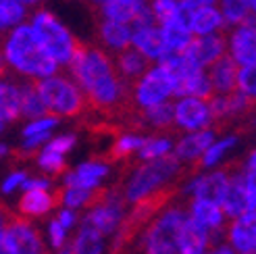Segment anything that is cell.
Instances as JSON below:
<instances>
[{"label":"cell","instance_id":"10","mask_svg":"<svg viewBox=\"0 0 256 254\" xmlns=\"http://www.w3.org/2000/svg\"><path fill=\"white\" fill-rule=\"evenodd\" d=\"M229 173H232V167L206 169L202 173H196L184 184L182 192L188 198H204V200H212L221 204V198L229 184Z\"/></svg>","mask_w":256,"mask_h":254},{"label":"cell","instance_id":"25","mask_svg":"<svg viewBox=\"0 0 256 254\" xmlns=\"http://www.w3.org/2000/svg\"><path fill=\"white\" fill-rule=\"evenodd\" d=\"M227 23L221 15L219 6H202L192 10L190 30L194 36H210V34H223Z\"/></svg>","mask_w":256,"mask_h":254},{"label":"cell","instance_id":"17","mask_svg":"<svg viewBox=\"0 0 256 254\" xmlns=\"http://www.w3.org/2000/svg\"><path fill=\"white\" fill-rule=\"evenodd\" d=\"M110 173V162L104 158H92L78 164L75 169L62 173V186L65 188H86V190H98L100 184L106 180Z\"/></svg>","mask_w":256,"mask_h":254},{"label":"cell","instance_id":"7","mask_svg":"<svg viewBox=\"0 0 256 254\" xmlns=\"http://www.w3.org/2000/svg\"><path fill=\"white\" fill-rule=\"evenodd\" d=\"M175 90H177L175 75L162 62H152L132 84V102L136 108L142 110L175 98Z\"/></svg>","mask_w":256,"mask_h":254},{"label":"cell","instance_id":"8","mask_svg":"<svg viewBox=\"0 0 256 254\" xmlns=\"http://www.w3.org/2000/svg\"><path fill=\"white\" fill-rule=\"evenodd\" d=\"M125 204L127 202L119 188H102L98 200L88 208L82 223L96 227L102 236H112L125 221Z\"/></svg>","mask_w":256,"mask_h":254},{"label":"cell","instance_id":"58","mask_svg":"<svg viewBox=\"0 0 256 254\" xmlns=\"http://www.w3.org/2000/svg\"><path fill=\"white\" fill-rule=\"evenodd\" d=\"M4 127H6V119L2 117V112H0V134L4 132Z\"/></svg>","mask_w":256,"mask_h":254},{"label":"cell","instance_id":"49","mask_svg":"<svg viewBox=\"0 0 256 254\" xmlns=\"http://www.w3.org/2000/svg\"><path fill=\"white\" fill-rule=\"evenodd\" d=\"M240 167L244 169V171H248V173H256V146L246 154V158L242 160Z\"/></svg>","mask_w":256,"mask_h":254},{"label":"cell","instance_id":"12","mask_svg":"<svg viewBox=\"0 0 256 254\" xmlns=\"http://www.w3.org/2000/svg\"><path fill=\"white\" fill-rule=\"evenodd\" d=\"M186 208H188L190 221H194L196 225L202 227V230H206L214 240L223 236L225 225L229 219H227V214L219 202L204 200V198H190Z\"/></svg>","mask_w":256,"mask_h":254},{"label":"cell","instance_id":"32","mask_svg":"<svg viewBox=\"0 0 256 254\" xmlns=\"http://www.w3.org/2000/svg\"><path fill=\"white\" fill-rule=\"evenodd\" d=\"M0 112L6 123H12L21 117V86L6 78L0 80Z\"/></svg>","mask_w":256,"mask_h":254},{"label":"cell","instance_id":"13","mask_svg":"<svg viewBox=\"0 0 256 254\" xmlns=\"http://www.w3.org/2000/svg\"><path fill=\"white\" fill-rule=\"evenodd\" d=\"M225 242L238 254H250L256 250V210H246L236 219H229L223 232Z\"/></svg>","mask_w":256,"mask_h":254},{"label":"cell","instance_id":"60","mask_svg":"<svg viewBox=\"0 0 256 254\" xmlns=\"http://www.w3.org/2000/svg\"><path fill=\"white\" fill-rule=\"evenodd\" d=\"M0 32H2V30H0Z\"/></svg>","mask_w":256,"mask_h":254},{"label":"cell","instance_id":"9","mask_svg":"<svg viewBox=\"0 0 256 254\" xmlns=\"http://www.w3.org/2000/svg\"><path fill=\"white\" fill-rule=\"evenodd\" d=\"M173 125L179 132H198L214 127V117L206 98L179 96L173 102Z\"/></svg>","mask_w":256,"mask_h":254},{"label":"cell","instance_id":"52","mask_svg":"<svg viewBox=\"0 0 256 254\" xmlns=\"http://www.w3.org/2000/svg\"><path fill=\"white\" fill-rule=\"evenodd\" d=\"M12 214H15V212H10V210L2 204V202H0V232L8 227V223H10V219H12Z\"/></svg>","mask_w":256,"mask_h":254},{"label":"cell","instance_id":"29","mask_svg":"<svg viewBox=\"0 0 256 254\" xmlns=\"http://www.w3.org/2000/svg\"><path fill=\"white\" fill-rule=\"evenodd\" d=\"M214 94L212 84L206 69H194L192 73H188L186 78H182L177 82V90H175V98L179 96H196V98H210Z\"/></svg>","mask_w":256,"mask_h":254},{"label":"cell","instance_id":"33","mask_svg":"<svg viewBox=\"0 0 256 254\" xmlns=\"http://www.w3.org/2000/svg\"><path fill=\"white\" fill-rule=\"evenodd\" d=\"M140 119H142V125L150 127L154 132H169L175 127L173 125V102L167 100V102L142 108L140 110Z\"/></svg>","mask_w":256,"mask_h":254},{"label":"cell","instance_id":"24","mask_svg":"<svg viewBox=\"0 0 256 254\" xmlns=\"http://www.w3.org/2000/svg\"><path fill=\"white\" fill-rule=\"evenodd\" d=\"M146 2L148 0H114V2H106L94 10L98 12V19H110L134 25L140 17V12L144 10Z\"/></svg>","mask_w":256,"mask_h":254},{"label":"cell","instance_id":"19","mask_svg":"<svg viewBox=\"0 0 256 254\" xmlns=\"http://www.w3.org/2000/svg\"><path fill=\"white\" fill-rule=\"evenodd\" d=\"M58 206V192L52 190H40L32 188L25 190L17 202V214L23 219H42Z\"/></svg>","mask_w":256,"mask_h":254},{"label":"cell","instance_id":"44","mask_svg":"<svg viewBox=\"0 0 256 254\" xmlns=\"http://www.w3.org/2000/svg\"><path fill=\"white\" fill-rule=\"evenodd\" d=\"M28 177L30 173L25 171V169H15V171H10L2 184H0V194H4V196H10V194H15L17 190H23V184L28 182Z\"/></svg>","mask_w":256,"mask_h":254},{"label":"cell","instance_id":"22","mask_svg":"<svg viewBox=\"0 0 256 254\" xmlns=\"http://www.w3.org/2000/svg\"><path fill=\"white\" fill-rule=\"evenodd\" d=\"M98 40L102 48L108 52H121V50L132 46V34L134 28L130 23H119V21H110V19H98Z\"/></svg>","mask_w":256,"mask_h":254},{"label":"cell","instance_id":"26","mask_svg":"<svg viewBox=\"0 0 256 254\" xmlns=\"http://www.w3.org/2000/svg\"><path fill=\"white\" fill-rule=\"evenodd\" d=\"M214 242L216 240L206 230H202L200 225L190 221V217H188V223H186L184 232H182V238H179L177 254H204Z\"/></svg>","mask_w":256,"mask_h":254},{"label":"cell","instance_id":"4","mask_svg":"<svg viewBox=\"0 0 256 254\" xmlns=\"http://www.w3.org/2000/svg\"><path fill=\"white\" fill-rule=\"evenodd\" d=\"M188 223V208L182 204H164L142 232L144 254H177L179 238Z\"/></svg>","mask_w":256,"mask_h":254},{"label":"cell","instance_id":"39","mask_svg":"<svg viewBox=\"0 0 256 254\" xmlns=\"http://www.w3.org/2000/svg\"><path fill=\"white\" fill-rule=\"evenodd\" d=\"M28 6L17 0H0V30H10L19 23H25Z\"/></svg>","mask_w":256,"mask_h":254},{"label":"cell","instance_id":"59","mask_svg":"<svg viewBox=\"0 0 256 254\" xmlns=\"http://www.w3.org/2000/svg\"><path fill=\"white\" fill-rule=\"evenodd\" d=\"M248 4H250V10H252V15L256 17V0H248Z\"/></svg>","mask_w":256,"mask_h":254},{"label":"cell","instance_id":"55","mask_svg":"<svg viewBox=\"0 0 256 254\" xmlns=\"http://www.w3.org/2000/svg\"><path fill=\"white\" fill-rule=\"evenodd\" d=\"M17 2H21V4H25V6H34V4H40L42 0H17Z\"/></svg>","mask_w":256,"mask_h":254},{"label":"cell","instance_id":"43","mask_svg":"<svg viewBox=\"0 0 256 254\" xmlns=\"http://www.w3.org/2000/svg\"><path fill=\"white\" fill-rule=\"evenodd\" d=\"M238 92L244 94L250 102L256 104V62L254 65H246V67H240L238 73Z\"/></svg>","mask_w":256,"mask_h":254},{"label":"cell","instance_id":"36","mask_svg":"<svg viewBox=\"0 0 256 254\" xmlns=\"http://www.w3.org/2000/svg\"><path fill=\"white\" fill-rule=\"evenodd\" d=\"M160 32H162V40H164V46H167L169 52H184V50L190 46L192 38H194L190 28H186V25L177 23V21L162 23Z\"/></svg>","mask_w":256,"mask_h":254},{"label":"cell","instance_id":"37","mask_svg":"<svg viewBox=\"0 0 256 254\" xmlns=\"http://www.w3.org/2000/svg\"><path fill=\"white\" fill-rule=\"evenodd\" d=\"M46 106L42 102V96L38 92V88L34 84V80H28L21 84V117H25L28 121L38 119L46 115Z\"/></svg>","mask_w":256,"mask_h":254},{"label":"cell","instance_id":"2","mask_svg":"<svg viewBox=\"0 0 256 254\" xmlns=\"http://www.w3.org/2000/svg\"><path fill=\"white\" fill-rule=\"evenodd\" d=\"M0 50L8 62V67L25 80H42L58 73V62L46 52L42 42L30 23H19L10 28L6 38L0 44Z\"/></svg>","mask_w":256,"mask_h":254},{"label":"cell","instance_id":"30","mask_svg":"<svg viewBox=\"0 0 256 254\" xmlns=\"http://www.w3.org/2000/svg\"><path fill=\"white\" fill-rule=\"evenodd\" d=\"M73 254H104L106 250V236H102L96 227L82 223L78 236L71 242Z\"/></svg>","mask_w":256,"mask_h":254},{"label":"cell","instance_id":"54","mask_svg":"<svg viewBox=\"0 0 256 254\" xmlns=\"http://www.w3.org/2000/svg\"><path fill=\"white\" fill-rule=\"evenodd\" d=\"M88 2H90V6H92V8H98L102 4H106V2H114V0H88Z\"/></svg>","mask_w":256,"mask_h":254},{"label":"cell","instance_id":"51","mask_svg":"<svg viewBox=\"0 0 256 254\" xmlns=\"http://www.w3.org/2000/svg\"><path fill=\"white\" fill-rule=\"evenodd\" d=\"M182 2L188 6V8H202V6H214L219 4V0H182Z\"/></svg>","mask_w":256,"mask_h":254},{"label":"cell","instance_id":"41","mask_svg":"<svg viewBox=\"0 0 256 254\" xmlns=\"http://www.w3.org/2000/svg\"><path fill=\"white\" fill-rule=\"evenodd\" d=\"M36 164L46 175H62L67 171L65 154H56V152L46 150V148H40V154H38V158H36Z\"/></svg>","mask_w":256,"mask_h":254},{"label":"cell","instance_id":"3","mask_svg":"<svg viewBox=\"0 0 256 254\" xmlns=\"http://www.w3.org/2000/svg\"><path fill=\"white\" fill-rule=\"evenodd\" d=\"M184 173V164L175 158V154L160 156L154 160H138V164L127 175V180L121 188L123 198L127 204L150 200L154 196L173 192L175 180Z\"/></svg>","mask_w":256,"mask_h":254},{"label":"cell","instance_id":"42","mask_svg":"<svg viewBox=\"0 0 256 254\" xmlns=\"http://www.w3.org/2000/svg\"><path fill=\"white\" fill-rule=\"evenodd\" d=\"M179 4H182V0H148V6L152 10V17H154V21L158 25L175 19L177 10H179Z\"/></svg>","mask_w":256,"mask_h":254},{"label":"cell","instance_id":"34","mask_svg":"<svg viewBox=\"0 0 256 254\" xmlns=\"http://www.w3.org/2000/svg\"><path fill=\"white\" fill-rule=\"evenodd\" d=\"M175 142L167 132H156L152 136H146L142 148L138 150V160H154L160 156H167L173 152Z\"/></svg>","mask_w":256,"mask_h":254},{"label":"cell","instance_id":"48","mask_svg":"<svg viewBox=\"0 0 256 254\" xmlns=\"http://www.w3.org/2000/svg\"><path fill=\"white\" fill-rule=\"evenodd\" d=\"M56 219L62 223V227H65V230H71V227L78 225V210L62 206V208L58 210V214H56Z\"/></svg>","mask_w":256,"mask_h":254},{"label":"cell","instance_id":"18","mask_svg":"<svg viewBox=\"0 0 256 254\" xmlns=\"http://www.w3.org/2000/svg\"><path fill=\"white\" fill-rule=\"evenodd\" d=\"M132 46L138 50L148 62H160L169 54L167 46L162 40V32L158 23H148V25H132Z\"/></svg>","mask_w":256,"mask_h":254},{"label":"cell","instance_id":"21","mask_svg":"<svg viewBox=\"0 0 256 254\" xmlns=\"http://www.w3.org/2000/svg\"><path fill=\"white\" fill-rule=\"evenodd\" d=\"M221 206L227 214V219H236L248 210V196H246V184H244L242 167H232L227 190L221 198Z\"/></svg>","mask_w":256,"mask_h":254},{"label":"cell","instance_id":"46","mask_svg":"<svg viewBox=\"0 0 256 254\" xmlns=\"http://www.w3.org/2000/svg\"><path fill=\"white\" fill-rule=\"evenodd\" d=\"M67 234H69V230H65L56 217L48 221V244L54 250H60L67 246Z\"/></svg>","mask_w":256,"mask_h":254},{"label":"cell","instance_id":"27","mask_svg":"<svg viewBox=\"0 0 256 254\" xmlns=\"http://www.w3.org/2000/svg\"><path fill=\"white\" fill-rule=\"evenodd\" d=\"M240 146V136L236 134H229V136H223V138H214V142L206 148V152L202 154L200 162L196 164L198 169H216L219 164L232 154V152Z\"/></svg>","mask_w":256,"mask_h":254},{"label":"cell","instance_id":"6","mask_svg":"<svg viewBox=\"0 0 256 254\" xmlns=\"http://www.w3.org/2000/svg\"><path fill=\"white\" fill-rule=\"evenodd\" d=\"M30 25L34 28L38 40L46 48V52L52 56L60 67L69 65L82 40H78V38L73 36V32L67 25H62V21L48 8H38L32 15Z\"/></svg>","mask_w":256,"mask_h":254},{"label":"cell","instance_id":"57","mask_svg":"<svg viewBox=\"0 0 256 254\" xmlns=\"http://www.w3.org/2000/svg\"><path fill=\"white\" fill-rule=\"evenodd\" d=\"M56 254H73V250H71V244H69V246H65V248H60Z\"/></svg>","mask_w":256,"mask_h":254},{"label":"cell","instance_id":"56","mask_svg":"<svg viewBox=\"0 0 256 254\" xmlns=\"http://www.w3.org/2000/svg\"><path fill=\"white\" fill-rule=\"evenodd\" d=\"M8 154V146H4V144H0V158H4Z\"/></svg>","mask_w":256,"mask_h":254},{"label":"cell","instance_id":"16","mask_svg":"<svg viewBox=\"0 0 256 254\" xmlns=\"http://www.w3.org/2000/svg\"><path fill=\"white\" fill-rule=\"evenodd\" d=\"M216 130L214 127H206V130H198V132H188L175 142L173 146V154L186 167V164H196L200 162L202 154L206 152V148L214 142Z\"/></svg>","mask_w":256,"mask_h":254},{"label":"cell","instance_id":"53","mask_svg":"<svg viewBox=\"0 0 256 254\" xmlns=\"http://www.w3.org/2000/svg\"><path fill=\"white\" fill-rule=\"evenodd\" d=\"M8 62H6V58H4V54H2V50H0V80L2 78H6V73H8Z\"/></svg>","mask_w":256,"mask_h":254},{"label":"cell","instance_id":"14","mask_svg":"<svg viewBox=\"0 0 256 254\" xmlns=\"http://www.w3.org/2000/svg\"><path fill=\"white\" fill-rule=\"evenodd\" d=\"M184 54L200 69H208L214 60L227 54V38L225 34H210V36H194Z\"/></svg>","mask_w":256,"mask_h":254},{"label":"cell","instance_id":"35","mask_svg":"<svg viewBox=\"0 0 256 254\" xmlns=\"http://www.w3.org/2000/svg\"><path fill=\"white\" fill-rule=\"evenodd\" d=\"M100 190H86V188H62L58 190V204L80 210V208H90L98 200Z\"/></svg>","mask_w":256,"mask_h":254},{"label":"cell","instance_id":"31","mask_svg":"<svg viewBox=\"0 0 256 254\" xmlns=\"http://www.w3.org/2000/svg\"><path fill=\"white\" fill-rule=\"evenodd\" d=\"M146 136L140 134V132H125V134H119L114 136L112 144L108 148V154H106V160L110 162H117V160H125L134 154H138V150L142 148Z\"/></svg>","mask_w":256,"mask_h":254},{"label":"cell","instance_id":"11","mask_svg":"<svg viewBox=\"0 0 256 254\" xmlns=\"http://www.w3.org/2000/svg\"><path fill=\"white\" fill-rule=\"evenodd\" d=\"M227 38V54L240 67L254 65L256 62V17L229 28Z\"/></svg>","mask_w":256,"mask_h":254},{"label":"cell","instance_id":"47","mask_svg":"<svg viewBox=\"0 0 256 254\" xmlns=\"http://www.w3.org/2000/svg\"><path fill=\"white\" fill-rule=\"evenodd\" d=\"M0 254H19L17 242H15V238H12V234L8 230L0 232Z\"/></svg>","mask_w":256,"mask_h":254},{"label":"cell","instance_id":"5","mask_svg":"<svg viewBox=\"0 0 256 254\" xmlns=\"http://www.w3.org/2000/svg\"><path fill=\"white\" fill-rule=\"evenodd\" d=\"M34 84L42 96L46 110L60 119L82 117L86 110H90L86 94L82 92V88L73 78L54 73V75H48V78L36 80Z\"/></svg>","mask_w":256,"mask_h":254},{"label":"cell","instance_id":"40","mask_svg":"<svg viewBox=\"0 0 256 254\" xmlns=\"http://www.w3.org/2000/svg\"><path fill=\"white\" fill-rule=\"evenodd\" d=\"M60 123V117L52 115V112H46V115L32 119L23 125L21 130V138H34V136H52V130Z\"/></svg>","mask_w":256,"mask_h":254},{"label":"cell","instance_id":"28","mask_svg":"<svg viewBox=\"0 0 256 254\" xmlns=\"http://www.w3.org/2000/svg\"><path fill=\"white\" fill-rule=\"evenodd\" d=\"M112 58H114V67H117L119 75L130 84H134L140 75L152 65V62H148V58H144L134 46L121 50V52H117Z\"/></svg>","mask_w":256,"mask_h":254},{"label":"cell","instance_id":"15","mask_svg":"<svg viewBox=\"0 0 256 254\" xmlns=\"http://www.w3.org/2000/svg\"><path fill=\"white\" fill-rule=\"evenodd\" d=\"M208 104H210V110H212V117H214V123H225V121H236V119H248L254 110V102L234 90L229 94H212L208 98Z\"/></svg>","mask_w":256,"mask_h":254},{"label":"cell","instance_id":"20","mask_svg":"<svg viewBox=\"0 0 256 254\" xmlns=\"http://www.w3.org/2000/svg\"><path fill=\"white\" fill-rule=\"evenodd\" d=\"M6 230L12 234V238H15L19 254H48L40 232L36 230L30 219H23V217H19V214H12V219H10Z\"/></svg>","mask_w":256,"mask_h":254},{"label":"cell","instance_id":"38","mask_svg":"<svg viewBox=\"0 0 256 254\" xmlns=\"http://www.w3.org/2000/svg\"><path fill=\"white\" fill-rule=\"evenodd\" d=\"M219 10L227 23V28H234V25H240L248 19H252V10L248 0H219Z\"/></svg>","mask_w":256,"mask_h":254},{"label":"cell","instance_id":"23","mask_svg":"<svg viewBox=\"0 0 256 254\" xmlns=\"http://www.w3.org/2000/svg\"><path fill=\"white\" fill-rule=\"evenodd\" d=\"M206 73L210 78L214 94H229L238 88L240 65L229 54H223L219 60H214L212 65L206 69Z\"/></svg>","mask_w":256,"mask_h":254},{"label":"cell","instance_id":"1","mask_svg":"<svg viewBox=\"0 0 256 254\" xmlns=\"http://www.w3.org/2000/svg\"><path fill=\"white\" fill-rule=\"evenodd\" d=\"M67 67L86 94L88 108L102 117L127 119V123L140 127V108L132 102V84L119 75L108 50L80 42Z\"/></svg>","mask_w":256,"mask_h":254},{"label":"cell","instance_id":"45","mask_svg":"<svg viewBox=\"0 0 256 254\" xmlns=\"http://www.w3.org/2000/svg\"><path fill=\"white\" fill-rule=\"evenodd\" d=\"M75 144H78V136H75V134H60V136L50 138L42 148L52 150V152H56V154H65L67 156V152H71L75 148Z\"/></svg>","mask_w":256,"mask_h":254},{"label":"cell","instance_id":"50","mask_svg":"<svg viewBox=\"0 0 256 254\" xmlns=\"http://www.w3.org/2000/svg\"><path fill=\"white\" fill-rule=\"evenodd\" d=\"M204 254H238V252L232 246H229L227 242H214Z\"/></svg>","mask_w":256,"mask_h":254}]
</instances>
